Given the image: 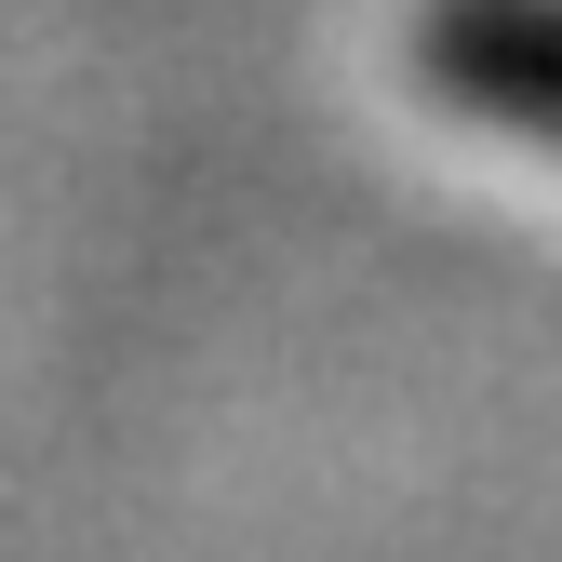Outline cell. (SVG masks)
<instances>
[{
    "label": "cell",
    "instance_id": "obj_1",
    "mask_svg": "<svg viewBox=\"0 0 562 562\" xmlns=\"http://www.w3.org/2000/svg\"><path fill=\"white\" fill-rule=\"evenodd\" d=\"M415 67L456 108L562 148V0H429L415 14Z\"/></svg>",
    "mask_w": 562,
    "mask_h": 562
}]
</instances>
